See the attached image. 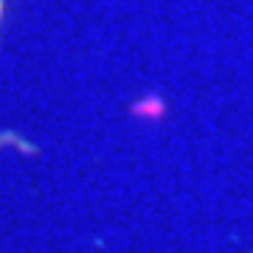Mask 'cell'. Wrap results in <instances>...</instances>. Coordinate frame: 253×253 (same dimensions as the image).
<instances>
[{
    "label": "cell",
    "mask_w": 253,
    "mask_h": 253,
    "mask_svg": "<svg viewBox=\"0 0 253 253\" xmlns=\"http://www.w3.org/2000/svg\"><path fill=\"white\" fill-rule=\"evenodd\" d=\"M0 11H3V0H0Z\"/></svg>",
    "instance_id": "6da1fadb"
}]
</instances>
